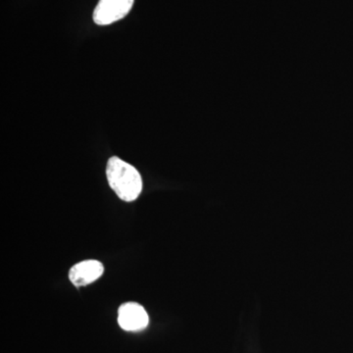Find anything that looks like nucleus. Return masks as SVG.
<instances>
[{
    "instance_id": "1",
    "label": "nucleus",
    "mask_w": 353,
    "mask_h": 353,
    "mask_svg": "<svg viewBox=\"0 0 353 353\" xmlns=\"http://www.w3.org/2000/svg\"><path fill=\"white\" fill-rule=\"evenodd\" d=\"M109 185L122 201L131 202L138 199L143 190V181L138 170L131 164L113 157L106 168Z\"/></svg>"
},
{
    "instance_id": "2",
    "label": "nucleus",
    "mask_w": 353,
    "mask_h": 353,
    "mask_svg": "<svg viewBox=\"0 0 353 353\" xmlns=\"http://www.w3.org/2000/svg\"><path fill=\"white\" fill-rule=\"evenodd\" d=\"M134 0H99L94 12L95 24L106 26L126 17Z\"/></svg>"
},
{
    "instance_id": "3",
    "label": "nucleus",
    "mask_w": 353,
    "mask_h": 353,
    "mask_svg": "<svg viewBox=\"0 0 353 353\" xmlns=\"http://www.w3.org/2000/svg\"><path fill=\"white\" fill-rule=\"evenodd\" d=\"M118 323L125 331H141L148 327V315L143 306L136 303H128L120 306Z\"/></svg>"
},
{
    "instance_id": "4",
    "label": "nucleus",
    "mask_w": 353,
    "mask_h": 353,
    "mask_svg": "<svg viewBox=\"0 0 353 353\" xmlns=\"http://www.w3.org/2000/svg\"><path fill=\"white\" fill-rule=\"evenodd\" d=\"M103 265L97 260H85L74 265L69 272V279L77 287L92 284L103 274Z\"/></svg>"
}]
</instances>
